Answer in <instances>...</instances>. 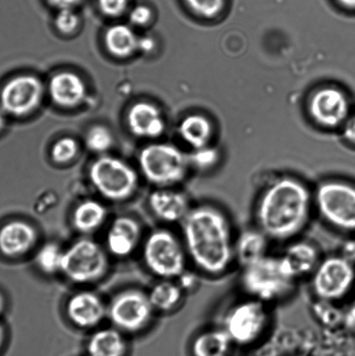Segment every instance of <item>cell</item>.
<instances>
[{"mask_svg":"<svg viewBox=\"0 0 355 356\" xmlns=\"http://www.w3.org/2000/svg\"><path fill=\"white\" fill-rule=\"evenodd\" d=\"M183 289L176 282L163 280L156 284L148 295L154 309L163 312H172L182 302Z\"/></svg>","mask_w":355,"mask_h":356,"instance_id":"26","label":"cell"},{"mask_svg":"<svg viewBox=\"0 0 355 356\" xmlns=\"http://www.w3.org/2000/svg\"><path fill=\"white\" fill-rule=\"evenodd\" d=\"M142 173L151 183L160 186L179 183L185 177L188 161L179 149L169 145H152L139 156Z\"/></svg>","mask_w":355,"mask_h":356,"instance_id":"10","label":"cell"},{"mask_svg":"<svg viewBox=\"0 0 355 356\" xmlns=\"http://www.w3.org/2000/svg\"><path fill=\"white\" fill-rule=\"evenodd\" d=\"M106 218V208L100 202L89 199L76 205L72 214V223L76 232L89 234L99 229Z\"/></svg>","mask_w":355,"mask_h":356,"instance_id":"24","label":"cell"},{"mask_svg":"<svg viewBox=\"0 0 355 356\" xmlns=\"http://www.w3.org/2000/svg\"><path fill=\"white\" fill-rule=\"evenodd\" d=\"M66 313L75 326L80 329H92L102 322L107 309L102 299L95 293L82 291L69 298Z\"/></svg>","mask_w":355,"mask_h":356,"instance_id":"14","label":"cell"},{"mask_svg":"<svg viewBox=\"0 0 355 356\" xmlns=\"http://www.w3.org/2000/svg\"><path fill=\"white\" fill-rule=\"evenodd\" d=\"M270 323L269 305L248 298L229 309L222 327L233 343L249 345L263 336Z\"/></svg>","mask_w":355,"mask_h":356,"instance_id":"6","label":"cell"},{"mask_svg":"<svg viewBox=\"0 0 355 356\" xmlns=\"http://www.w3.org/2000/svg\"><path fill=\"white\" fill-rule=\"evenodd\" d=\"M6 127V114L0 108V134H2Z\"/></svg>","mask_w":355,"mask_h":356,"instance_id":"41","label":"cell"},{"mask_svg":"<svg viewBox=\"0 0 355 356\" xmlns=\"http://www.w3.org/2000/svg\"><path fill=\"white\" fill-rule=\"evenodd\" d=\"M6 337V334L5 327H3V324L0 323V350H2L3 344H5Z\"/></svg>","mask_w":355,"mask_h":356,"instance_id":"43","label":"cell"},{"mask_svg":"<svg viewBox=\"0 0 355 356\" xmlns=\"http://www.w3.org/2000/svg\"><path fill=\"white\" fill-rule=\"evenodd\" d=\"M183 244L189 260L201 273L221 277L235 264V237L231 219L212 204L191 207L182 222Z\"/></svg>","mask_w":355,"mask_h":356,"instance_id":"1","label":"cell"},{"mask_svg":"<svg viewBox=\"0 0 355 356\" xmlns=\"http://www.w3.org/2000/svg\"><path fill=\"white\" fill-rule=\"evenodd\" d=\"M126 352V340L117 329L96 331L86 345L87 356H125Z\"/></svg>","mask_w":355,"mask_h":356,"instance_id":"22","label":"cell"},{"mask_svg":"<svg viewBox=\"0 0 355 356\" xmlns=\"http://www.w3.org/2000/svg\"><path fill=\"white\" fill-rule=\"evenodd\" d=\"M6 309V299L3 293L0 291V316L5 313Z\"/></svg>","mask_w":355,"mask_h":356,"instance_id":"42","label":"cell"},{"mask_svg":"<svg viewBox=\"0 0 355 356\" xmlns=\"http://www.w3.org/2000/svg\"><path fill=\"white\" fill-rule=\"evenodd\" d=\"M149 206L156 218L170 223H182L191 209L189 199L182 192L165 188L152 192Z\"/></svg>","mask_w":355,"mask_h":356,"instance_id":"16","label":"cell"},{"mask_svg":"<svg viewBox=\"0 0 355 356\" xmlns=\"http://www.w3.org/2000/svg\"><path fill=\"white\" fill-rule=\"evenodd\" d=\"M270 239L258 228L243 230L235 240V263L245 268L267 256Z\"/></svg>","mask_w":355,"mask_h":356,"instance_id":"19","label":"cell"},{"mask_svg":"<svg viewBox=\"0 0 355 356\" xmlns=\"http://www.w3.org/2000/svg\"><path fill=\"white\" fill-rule=\"evenodd\" d=\"M106 44L111 54L125 58L138 49V38L130 27L117 24L107 31Z\"/></svg>","mask_w":355,"mask_h":356,"instance_id":"25","label":"cell"},{"mask_svg":"<svg viewBox=\"0 0 355 356\" xmlns=\"http://www.w3.org/2000/svg\"><path fill=\"white\" fill-rule=\"evenodd\" d=\"M210 131V124L206 118L198 115L186 118L180 125V134L184 140L197 149L207 144Z\"/></svg>","mask_w":355,"mask_h":356,"instance_id":"27","label":"cell"},{"mask_svg":"<svg viewBox=\"0 0 355 356\" xmlns=\"http://www.w3.org/2000/svg\"><path fill=\"white\" fill-rule=\"evenodd\" d=\"M177 279H179V282H177V284L181 286V288L183 289V291H187V289H193L195 285H196V277H195L194 275H191L187 270Z\"/></svg>","mask_w":355,"mask_h":356,"instance_id":"36","label":"cell"},{"mask_svg":"<svg viewBox=\"0 0 355 356\" xmlns=\"http://www.w3.org/2000/svg\"><path fill=\"white\" fill-rule=\"evenodd\" d=\"M37 240V230L22 220H12L0 226V254L9 259L24 256Z\"/></svg>","mask_w":355,"mask_h":356,"instance_id":"13","label":"cell"},{"mask_svg":"<svg viewBox=\"0 0 355 356\" xmlns=\"http://www.w3.org/2000/svg\"><path fill=\"white\" fill-rule=\"evenodd\" d=\"M232 343L224 327H213L195 338L192 353L194 356H226Z\"/></svg>","mask_w":355,"mask_h":356,"instance_id":"23","label":"cell"},{"mask_svg":"<svg viewBox=\"0 0 355 356\" xmlns=\"http://www.w3.org/2000/svg\"><path fill=\"white\" fill-rule=\"evenodd\" d=\"M349 319L351 322L355 323V301L353 303V305L351 306L349 312Z\"/></svg>","mask_w":355,"mask_h":356,"instance_id":"45","label":"cell"},{"mask_svg":"<svg viewBox=\"0 0 355 356\" xmlns=\"http://www.w3.org/2000/svg\"><path fill=\"white\" fill-rule=\"evenodd\" d=\"M343 257H345L347 260L351 261L354 264L355 261V242H349L346 243L344 247L343 253L342 254Z\"/></svg>","mask_w":355,"mask_h":356,"instance_id":"39","label":"cell"},{"mask_svg":"<svg viewBox=\"0 0 355 356\" xmlns=\"http://www.w3.org/2000/svg\"><path fill=\"white\" fill-rule=\"evenodd\" d=\"M313 208L314 195L305 184L281 178L270 184L256 202V227L270 241L288 242L308 226Z\"/></svg>","mask_w":355,"mask_h":356,"instance_id":"2","label":"cell"},{"mask_svg":"<svg viewBox=\"0 0 355 356\" xmlns=\"http://www.w3.org/2000/svg\"><path fill=\"white\" fill-rule=\"evenodd\" d=\"M338 1L347 8L355 9V0H338Z\"/></svg>","mask_w":355,"mask_h":356,"instance_id":"44","label":"cell"},{"mask_svg":"<svg viewBox=\"0 0 355 356\" xmlns=\"http://www.w3.org/2000/svg\"><path fill=\"white\" fill-rule=\"evenodd\" d=\"M316 211L323 221L340 232H355V186L342 181L320 185L314 195Z\"/></svg>","mask_w":355,"mask_h":356,"instance_id":"5","label":"cell"},{"mask_svg":"<svg viewBox=\"0 0 355 356\" xmlns=\"http://www.w3.org/2000/svg\"><path fill=\"white\" fill-rule=\"evenodd\" d=\"M113 136L110 131L104 127H95L90 129L86 136L87 146L95 152L107 151L113 145Z\"/></svg>","mask_w":355,"mask_h":356,"instance_id":"29","label":"cell"},{"mask_svg":"<svg viewBox=\"0 0 355 356\" xmlns=\"http://www.w3.org/2000/svg\"><path fill=\"white\" fill-rule=\"evenodd\" d=\"M101 10L108 16L117 17L127 8L128 0H99Z\"/></svg>","mask_w":355,"mask_h":356,"instance_id":"33","label":"cell"},{"mask_svg":"<svg viewBox=\"0 0 355 356\" xmlns=\"http://www.w3.org/2000/svg\"><path fill=\"white\" fill-rule=\"evenodd\" d=\"M155 47L154 41L151 38H144L138 40V49L145 52L151 51Z\"/></svg>","mask_w":355,"mask_h":356,"instance_id":"40","label":"cell"},{"mask_svg":"<svg viewBox=\"0 0 355 356\" xmlns=\"http://www.w3.org/2000/svg\"><path fill=\"white\" fill-rule=\"evenodd\" d=\"M49 88L52 100L64 107L78 106L86 93L85 83L72 72H61L53 76Z\"/></svg>","mask_w":355,"mask_h":356,"instance_id":"21","label":"cell"},{"mask_svg":"<svg viewBox=\"0 0 355 356\" xmlns=\"http://www.w3.org/2000/svg\"><path fill=\"white\" fill-rule=\"evenodd\" d=\"M64 250L54 243H45L38 251L35 261L44 274L54 275L61 272Z\"/></svg>","mask_w":355,"mask_h":356,"instance_id":"28","label":"cell"},{"mask_svg":"<svg viewBox=\"0 0 355 356\" xmlns=\"http://www.w3.org/2000/svg\"><path fill=\"white\" fill-rule=\"evenodd\" d=\"M43 92L42 83L35 76H14L0 88V108L10 116H26L40 106Z\"/></svg>","mask_w":355,"mask_h":356,"instance_id":"12","label":"cell"},{"mask_svg":"<svg viewBox=\"0 0 355 356\" xmlns=\"http://www.w3.org/2000/svg\"><path fill=\"white\" fill-rule=\"evenodd\" d=\"M279 258L287 273L297 281L311 275L322 260L317 248L308 241L290 243Z\"/></svg>","mask_w":355,"mask_h":356,"instance_id":"15","label":"cell"},{"mask_svg":"<svg viewBox=\"0 0 355 356\" xmlns=\"http://www.w3.org/2000/svg\"><path fill=\"white\" fill-rule=\"evenodd\" d=\"M217 159V154L211 149H201L197 152L196 154L193 156V161L197 166L201 167V168H207V167L213 165V163Z\"/></svg>","mask_w":355,"mask_h":356,"instance_id":"35","label":"cell"},{"mask_svg":"<svg viewBox=\"0 0 355 356\" xmlns=\"http://www.w3.org/2000/svg\"><path fill=\"white\" fill-rule=\"evenodd\" d=\"M193 12L204 17H213L220 13L224 0H186Z\"/></svg>","mask_w":355,"mask_h":356,"instance_id":"31","label":"cell"},{"mask_svg":"<svg viewBox=\"0 0 355 356\" xmlns=\"http://www.w3.org/2000/svg\"><path fill=\"white\" fill-rule=\"evenodd\" d=\"M311 113L319 123L336 127L347 116L349 103L347 97L338 90H322L313 97Z\"/></svg>","mask_w":355,"mask_h":356,"instance_id":"18","label":"cell"},{"mask_svg":"<svg viewBox=\"0 0 355 356\" xmlns=\"http://www.w3.org/2000/svg\"><path fill=\"white\" fill-rule=\"evenodd\" d=\"M93 186L103 197L113 202H123L137 191V172L120 159L104 156L93 163L90 169Z\"/></svg>","mask_w":355,"mask_h":356,"instance_id":"7","label":"cell"},{"mask_svg":"<svg viewBox=\"0 0 355 356\" xmlns=\"http://www.w3.org/2000/svg\"><path fill=\"white\" fill-rule=\"evenodd\" d=\"M79 17L71 9H62L56 17V26L62 33L69 34L78 27Z\"/></svg>","mask_w":355,"mask_h":356,"instance_id":"32","label":"cell"},{"mask_svg":"<svg viewBox=\"0 0 355 356\" xmlns=\"http://www.w3.org/2000/svg\"><path fill=\"white\" fill-rule=\"evenodd\" d=\"M311 277L313 293L320 301L338 302L352 291L355 266L342 254L330 256L320 261Z\"/></svg>","mask_w":355,"mask_h":356,"instance_id":"9","label":"cell"},{"mask_svg":"<svg viewBox=\"0 0 355 356\" xmlns=\"http://www.w3.org/2000/svg\"><path fill=\"white\" fill-rule=\"evenodd\" d=\"M131 130L139 137L158 138L165 131V122L158 108L149 103H138L128 114Z\"/></svg>","mask_w":355,"mask_h":356,"instance_id":"20","label":"cell"},{"mask_svg":"<svg viewBox=\"0 0 355 356\" xmlns=\"http://www.w3.org/2000/svg\"><path fill=\"white\" fill-rule=\"evenodd\" d=\"M152 13L151 9L145 6H138L131 10L130 19L137 26H145L151 19Z\"/></svg>","mask_w":355,"mask_h":356,"instance_id":"34","label":"cell"},{"mask_svg":"<svg viewBox=\"0 0 355 356\" xmlns=\"http://www.w3.org/2000/svg\"><path fill=\"white\" fill-rule=\"evenodd\" d=\"M141 237L139 223L130 216H119L111 223L106 236L108 251L117 257L133 253Z\"/></svg>","mask_w":355,"mask_h":356,"instance_id":"17","label":"cell"},{"mask_svg":"<svg viewBox=\"0 0 355 356\" xmlns=\"http://www.w3.org/2000/svg\"><path fill=\"white\" fill-rule=\"evenodd\" d=\"M109 260L99 243L81 239L64 250L61 273L76 284H90L106 275Z\"/></svg>","mask_w":355,"mask_h":356,"instance_id":"8","label":"cell"},{"mask_svg":"<svg viewBox=\"0 0 355 356\" xmlns=\"http://www.w3.org/2000/svg\"><path fill=\"white\" fill-rule=\"evenodd\" d=\"M81 0H49V2L59 9H71Z\"/></svg>","mask_w":355,"mask_h":356,"instance_id":"37","label":"cell"},{"mask_svg":"<svg viewBox=\"0 0 355 356\" xmlns=\"http://www.w3.org/2000/svg\"><path fill=\"white\" fill-rule=\"evenodd\" d=\"M344 134H345L346 138L349 139V141L355 144V114L347 121Z\"/></svg>","mask_w":355,"mask_h":356,"instance_id":"38","label":"cell"},{"mask_svg":"<svg viewBox=\"0 0 355 356\" xmlns=\"http://www.w3.org/2000/svg\"><path fill=\"white\" fill-rule=\"evenodd\" d=\"M78 152V144L71 138H65L56 143L52 148L51 156L55 162L65 163L75 158Z\"/></svg>","mask_w":355,"mask_h":356,"instance_id":"30","label":"cell"},{"mask_svg":"<svg viewBox=\"0 0 355 356\" xmlns=\"http://www.w3.org/2000/svg\"><path fill=\"white\" fill-rule=\"evenodd\" d=\"M297 280L285 270L279 256L267 254L263 259L242 268L240 284L248 298L270 305L284 301L293 294Z\"/></svg>","mask_w":355,"mask_h":356,"instance_id":"3","label":"cell"},{"mask_svg":"<svg viewBox=\"0 0 355 356\" xmlns=\"http://www.w3.org/2000/svg\"><path fill=\"white\" fill-rule=\"evenodd\" d=\"M142 254L149 270L163 280L179 278L187 270L189 257L183 242L169 230L152 232L146 239Z\"/></svg>","mask_w":355,"mask_h":356,"instance_id":"4","label":"cell"},{"mask_svg":"<svg viewBox=\"0 0 355 356\" xmlns=\"http://www.w3.org/2000/svg\"><path fill=\"white\" fill-rule=\"evenodd\" d=\"M153 310L148 295L130 289L115 296L107 312L116 329L135 333L144 330L151 322Z\"/></svg>","mask_w":355,"mask_h":356,"instance_id":"11","label":"cell"}]
</instances>
